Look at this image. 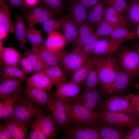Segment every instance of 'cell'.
Returning a JSON list of instances; mask_svg holds the SVG:
<instances>
[{
	"instance_id": "obj_6",
	"label": "cell",
	"mask_w": 139,
	"mask_h": 139,
	"mask_svg": "<svg viewBox=\"0 0 139 139\" xmlns=\"http://www.w3.org/2000/svg\"><path fill=\"white\" fill-rule=\"evenodd\" d=\"M49 94L47 105L49 112L61 129L69 127L74 122L67 116L64 102L56 93H51Z\"/></svg>"
},
{
	"instance_id": "obj_26",
	"label": "cell",
	"mask_w": 139,
	"mask_h": 139,
	"mask_svg": "<svg viewBox=\"0 0 139 139\" xmlns=\"http://www.w3.org/2000/svg\"><path fill=\"white\" fill-rule=\"evenodd\" d=\"M28 78L21 79H7L0 81V100L8 97L21 86Z\"/></svg>"
},
{
	"instance_id": "obj_33",
	"label": "cell",
	"mask_w": 139,
	"mask_h": 139,
	"mask_svg": "<svg viewBox=\"0 0 139 139\" xmlns=\"http://www.w3.org/2000/svg\"><path fill=\"white\" fill-rule=\"evenodd\" d=\"M36 46L41 57L48 67L58 65V59L55 52L48 48L44 44Z\"/></svg>"
},
{
	"instance_id": "obj_2",
	"label": "cell",
	"mask_w": 139,
	"mask_h": 139,
	"mask_svg": "<svg viewBox=\"0 0 139 139\" xmlns=\"http://www.w3.org/2000/svg\"><path fill=\"white\" fill-rule=\"evenodd\" d=\"M97 112L120 113L135 116L138 113L132 105L129 95H126L110 96L108 99L102 100Z\"/></svg>"
},
{
	"instance_id": "obj_16",
	"label": "cell",
	"mask_w": 139,
	"mask_h": 139,
	"mask_svg": "<svg viewBox=\"0 0 139 139\" xmlns=\"http://www.w3.org/2000/svg\"><path fill=\"white\" fill-rule=\"evenodd\" d=\"M99 91L97 88L91 90L83 91L79 97L71 102L78 103L94 112L98 111L99 105L102 101Z\"/></svg>"
},
{
	"instance_id": "obj_42",
	"label": "cell",
	"mask_w": 139,
	"mask_h": 139,
	"mask_svg": "<svg viewBox=\"0 0 139 139\" xmlns=\"http://www.w3.org/2000/svg\"><path fill=\"white\" fill-rule=\"evenodd\" d=\"M95 27L93 26L89 32L83 36L76 39L74 42V48L72 52L78 53L84 44L95 32Z\"/></svg>"
},
{
	"instance_id": "obj_52",
	"label": "cell",
	"mask_w": 139,
	"mask_h": 139,
	"mask_svg": "<svg viewBox=\"0 0 139 139\" xmlns=\"http://www.w3.org/2000/svg\"><path fill=\"white\" fill-rule=\"evenodd\" d=\"M129 96L132 105L139 113V93L136 95H131Z\"/></svg>"
},
{
	"instance_id": "obj_23",
	"label": "cell",
	"mask_w": 139,
	"mask_h": 139,
	"mask_svg": "<svg viewBox=\"0 0 139 139\" xmlns=\"http://www.w3.org/2000/svg\"><path fill=\"white\" fill-rule=\"evenodd\" d=\"M60 20L61 28L67 41L74 42L77 37L78 25L67 14H63Z\"/></svg>"
},
{
	"instance_id": "obj_53",
	"label": "cell",
	"mask_w": 139,
	"mask_h": 139,
	"mask_svg": "<svg viewBox=\"0 0 139 139\" xmlns=\"http://www.w3.org/2000/svg\"><path fill=\"white\" fill-rule=\"evenodd\" d=\"M13 7L20 8L25 10L22 0H7Z\"/></svg>"
},
{
	"instance_id": "obj_9",
	"label": "cell",
	"mask_w": 139,
	"mask_h": 139,
	"mask_svg": "<svg viewBox=\"0 0 139 139\" xmlns=\"http://www.w3.org/2000/svg\"><path fill=\"white\" fill-rule=\"evenodd\" d=\"M68 138L74 139H101L95 125L74 122L63 129Z\"/></svg>"
},
{
	"instance_id": "obj_38",
	"label": "cell",
	"mask_w": 139,
	"mask_h": 139,
	"mask_svg": "<svg viewBox=\"0 0 139 139\" xmlns=\"http://www.w3.org/2000/svg\"><path fill=\"white\" fill-rule=\"evenodd\" d=\"M126 26L110 23L102 20L96 26V32L101 37H105L110 34L116 28Z\"/></svg>"
},
{
	"instance_id": "obj_43",
	"label": "cell",
	"mask_w": 139,
	"mask_h": 139,
	"mask_svg": "<svg viewBox=\"0 0 139 139\" xmlns=\"http://www.w3.org/2000/svg\"><path fill=\"white\" fill-rule=\"evenodd\" d=\"M106 5L111 6L122 14L125 13L128 2V0H104Z\"/></svg>"
},
{
	"instance_id": "obj_17",
	"label": "cell",
	"mask_w": 139,
	"mask_h": 139,
	"mask_svg": "<svg viewBox=\"0 0 139 139\" xmlns=\"http://www.w3.org/2000/svg\"><path fill=\"white\" fill-rule=\"evenodd\" d=\"M2 41L0 40L1 67L6 66L19 67L21 54L14 48L3 47Z\"/></svg>"
},
{
	"instance_id": "obj_13",
	"label": "cell",
	"mask_w": 139,
	"mask_h": 139,
	"mask_svg": "<svg viewBox=\"0 0 139 139\" xmlns=\"http://www.w3.org/2000/svg\"><path fill=\"white\" fill-rule=\"evenodd\" d=\"M24 87L21 86L8 97L0 100V119H9L12 115L19 98L23 93Z\"/></svg>"
},
{
	"instance_id": "obj_54",
	"label": "cell",
	"mask_w": 139,
	"mask_h": 139,
	"mask_svg": "<svg viewBox=\"0 0 139 139\" xmlns=\"http://www.w3.org/2000/svg\"><path fill=\"white\" fill-rule=\"evenodd\" d=\"M100 0H89L91 7L92 8Z\"/></svg>"
},
{
	"instance_id": "obj_20",
	"label": "cell",
	"mask_w": 139,
	"mask_h": 139,
	"mask_svg": "<svg viewBox=\"0 0 139 139\" xmlns=\"http://www.w3.org/2000/svg\"><path fill=\"white\" fill-rule=\"evenodd\" d=\"M0 32L15 33L9 6L4 0H0Z\"/></svg>"
},
{
	"instance_id": "obj_32",
	"label": "cell",
	"mask_w": 139,
	"mask_h": 139,
	"mask_svg": "<svg viewBox=\"0 0 139 139\" xmlns=\"http://www.w3.org/2000/svg\"><path fill=\"white\" fill-rule=\"evenodd\" d=\"M25 54L29 59L33 72L41 71L49 67L41 57L35 45H32L31 48Z\"/></svg>"
},
{
	"instance_id": "obj_4",
	"label": "cell",
	"mask_w": 139,
	"mask_h": 139,
	"mask_svg": "<svg viewBox=\"0 0 139 139\" xmlns=\"http://www.w3.org/2000/svg\"><path fill=\"white\" fill-rule=\"evenodd\" d=\"M64 102L67 116L74 122L95 125L99 121L97 112L92 111L78 103Z\"/></svg>"
},
{
	"instance_id": "obj_8",
	"label": "cell",
	"mask_w": 139,
	"mask_h": 139,
	"mask_svg": "<svg viewBox=\"0 0 139 139\" xmlns=\"http://www.w3.org/2000/svg\"><path fill=\"white\" fill-rule=\"evenodd\" d=\"M55 53L59 64L62 69L67 74L72 75L91 56H86L79 53L61 50Z\"/></svg>"
},
{
	"instance_id": "obj_40",
	"label": "cell",
	"mask_w": 139,
	"mask_h": 139,
	"mask_svg": "<svg viewBox=\"0 0 139 139\" xmlns=\"http://www.w3.org/2000/svg\"><path fill=\"white\" fill-rule=\"evenodd\" d=\"M101 38L95 31L78 53L85 56H91V53L92 52L97 42Z\"/></svg>"
},
{
	"instance_id": "obj_35",
	"label": "cell",
	"mask_w": 139,
	"mask_h": 139,
	"mask_svg": "<svg viewBox=\"0 0 139 139\" xmlns=\"http://www.w3.org/2000/svg\"><path fill=\"white\" fill-rule=\"evenodd\" d=\"M0 81L7 79H21L27 75L19 67L3 66L1 67Z\"/></svg>"
},
{
	"instance_id": "obj_47",
	"label": "cell",
	"mask_w": 139,
	"mask_h": 139,
	"mask_svg": "<svg viewBox=\"0 0 139 139\" xmlns=\"http://www.w3.org/2000/svg\"><path fill=\"white\" fill-rule=\"evenodd\" d=\"M93 26H94L90 24L87 21L79 25H78V35L76 39L86 34L90 30Z\"/></svg>"
},
{
	"instance_id": "obj_24",
	"label": "cell",
	"mask_w": 139,
	"mask_h": 139,
	"mask_svg": "<svg viewBox=\"0 0 139 139\" xmlns=\"http://www.w3.org/2000/svg\"><path fill=\"white\" fill-rule=\"evenodd\" d=\"M23 94L35 104L42 106L47 105L49 96V94L44 91L26 86L23 88Z\"/></svg>"
},
{
	"instance_id": "obj_27",
	"label": "cell",
	"mask_w": 139,
	"mask_h": 139,
	"mask_svg": "<svg viewBox=\"0 0 139 139\" xmlns=\"http://www.w3.org/2000/svg\"><path fill=\"white\" fill-rule=\"evenodd\" d=\"M127 25L134 29L139 26V0H129L125 13Z\"/></svg>"
},
{
	"instance_id": "obj_7",
	"label": "cell",
	"mask_w": 139,
	"mask_h": 139,
	"mask_svg": "<svg viewBox=\"0 0 139 139\" xmlns=\"http://www.w3.org/2000/svg\"><path fill=\"white\" fill-rule=\"evenodd\" d=\"M98 112L99 121L123 129L139 124V119L136 116L120 113Z\"/></svg>"
},
{
	"instance_id": "obj_5",
	"label": "cell",
	"mask_w": 139,
	"mask_h": 139,
	"mask_svg": "<svg viewBox=\"0 0 139 139\" xmlns=\"http://www.w3.org/2000/svg\"><path fill=\"white\" fill-rule=\"evenodd\" d=\"M119 67L133 80L139 76V57L137 51L122 47L117 58Z\"/></svg>"
},
{
	"instance_id": "obj_34",
	"label": "cell",
	"mask_w": 139,
	"mask_h": 139,
	"mask_svg": "<svg viewBox=\"0 0 139 139\" xmlns=\"http://www.w3.org/2000/svg\"><path fill=\"white\" fill-rule=\"evenodd\" d=\"M43 71L56 88L66 81L65 75L58 65L49 67Z\"/></svg>"
},
{
	"instance_id": "obj_21",
	"label": "cell",
	"mask_w": 139,
	"mask_h": 139,
	"mask_svg": "<svg viewBox=\"0 0 139 139\" xmlns=\"http://www.w3.org/2000/svg\"><path fill=\"white\" fill-rule=\"evenodd\" d=\"M88 11L76 0H70L67 15L78 25L87 21Z\"/></svg>"
},
{
	"instance_id": "obj_49",
	"label": "cell",
	"mask_w": 139,
	"mask_h": 139,
	"mask_svg": "<svg viewBox=\"0 0 139 139\" xmlns=\"http://www.w3.org/2000/svg\"><path fill=\"white\" fill-rule=\"evenodd\" d=\"M25 10H29L40 4L41 0H22Z\"/></svg>"
},
{
	"instance_id": "obj_31",
	"label": "cell",
	"mask_w": 139,
	"mask_h": 139,
	"mask_svg": "<svg viewBox=\"0 0 139 139\" xmlns=\"http://www.w3.org/2000/svg\"><path fill=\"white\" fill-rule=\"evenodd\" d=\"M102 20L121 25H127L126 18L123 14L109 6L105 7Z\"/></svg>"
},
{
	"instance_id": "obj_51",
	"label": "cell",
	"mask_w": 139,
	"mask_h": 139,
	"mask_svg": "<svg viewBox=\"0 0 139 139\" xmlns=\"http://www.w3.org/2000/svg\"><path fill=\"white\" fill-rule=\"evenodd\" d=\"M87 20L90 24L96 27V18L92 8L88 12Z\"/></svg>"
},
{
	"instance_id": "obj_19",
	"label": "cell",
	"mask_w": 139,
	"mask_h": 139,
	"mask_svg": "<svg viewBox=\"0 0 139 139\" xmlns=\"http://www.w3.org/2000/svg\"><path fill=\"white\" fill-rule=\"evenodd\" d=\"M0 124L8 130L13 139L29 138L28 128L25 123L16 120L8 119Z\"/></svg>"
},
{
	"instance_id": "obj_44",
	"label": "cell",
	"mask_w": 139,
	"mask_h": 139,
	"mask_svg": "<svg viewBox=\"0 0 139 139\" xmlns=\"http://www.w3.org/2000/svg\"><path fill=\"white\" fill-rule=\"evenodd\" d=\"M106 5L104 0H100L92 8L96 18V27L102 20Z\"/></svg>"
},
{
	"instance_id": "obj_22",
	"label": "cell",
	"mask_w": 139,
	"mask_h": 139,
	"mask_svg": "<svg viewBox=\"0 0 139 139\" xmlns=\"http://www.w3.org/2000/svg\"><path fill=\"white\" fill-rule=\"evenodd\" d=\"M101 139H123V129L111 126L100 121L95 125Z\"/></svg>"
},
{
	"instance_id": "obj_41",
	"label": "cell",
	"mask_w": 139,
	"mask_h": 139,
	"mask_svg": "<svg viewBox=\"0 0 139 139\" xmlns=\"http://www.w3.org/2000/svg\"><path fill=\"white\" fill-rule=\"evenodd\" d=\"M43 30L48 34L55 31H57L61 28L60 20L53 19L48 20L41 24Z\"/></svg>"
},
{
	"instance_id": "obj_48",
	"label": "cell",
	"mask_w": 139,
	"mask_h": 139,
	"mask_svg": "<svg viewBox=\"0 0 139 139\" xmlns=\"http://www.w3.org/2000/svg\"><path fill=\"white\" fill-rule=\"evenodd\" d=\"M123 130L132 136L133 139H139V124Z\"/></svg>"
},
{
	"instance_id": "obj_56",
	"label": "cell",
	"mask_w": 139,
	"mask_h": 139,
	"mask_svg": "<svg viewBox=\"0 0 139 139\" xmlns=\"http://www.w3.org/2000/svg\"><path fill=\"white\" fill-rule=\"evenodd\" d=\"M136 50L139 57V46H138V47L137 49Z\"/></svg>"
},
{
	"instance_id": "obj_45",
	"label": "cell",
	"mask_w": 139,
	"mask_h": 139,
	"mask_svg": "<svg viewBox=\"0 0 139 139\" xmlns=\"http://www.w3.org/2000/svg\"><path fill=\"white\" fill-rule=\"evenodd\" d=\"M30 139H47L42 132L38 123L34 120L32 123L29 136Z\"/></svg>"
},
{
	"instance_id": "obj_25",
	"label": "cell",
	"mask_w": 139,
	"mask_h": 139,
	"mask_svg": "<svg viewBox=\"0 0 139 139\" xmlns=\"http://www.w3.org/2000/svg\"><path fill=\"white\" fill-rule=\"evenodd\" d=\"M14 25L15 33L19 47L21 50L27 48V28L25 22V19L22 16L18 15L15 16Z\"/></svg>"
},
{
	"instance_id": "obj_28",
	"label": "cell",
	"mask_w": 139,
	"mask_h": 139,
	"mask_svg": "<svg viewBox=\"0 0 139 139\" xmlns=\"http://www.w3.org/2000/svg\"><path fill=\"white\" fill-rule=\"evenodd\" d=\"M96 61L97 57L91 56L79 68L72 74L71 80L81 85L85 80L89 72L95 66Z\"/></svg>"
},
{
	"instance_id": "obj_36",
	"label": "cell",
	"mask_w": 139,
	"mask_h": 139,
	"mask_svg": "<svg viewBox=\"0 0 139 139\" xmlns=\"http://www.w3.org/2000/svg\"><path fill=\"white\" fill-rule=\"evenodd\" d=\"M85 80L84 91L92 90L97 88L98 86L100 81L98 70L96 64L89 72Z\"/></svg>"
},
{
	"instance_id": "obj_57",
	"label": "cell",
	"mask_w": 139,
	"mask_h": 139,
	"mask_svg": "<svg viewBox=\"0 0 139 139\" xmlns=\"http://www.w3.org/2000/svg\"></svg>"
},
{
	"instance_id": "obj_18",
	"label": "cell",
	"mask_w": 139,
	"mask_h": 139,
	"mask_svg": "<svg viewBox=\"0 0 139 139\" xmlns=\"http://www.w3.org/2000/svg\"><path fill=\"white\" fill-rule=\"evenodd\" d=\"M26 81V86L47 92L50 90L54 85L53 82L43 70L33 74L28 78Z\"/></svg>"
},
{
	"instance_id": "obj_15",
	"label": "cell",
	"mask_w": 139,
	"mask_h": 139,
	"mask_svg": "<svg viewBox=\"0 0 139 139\" xmlns=\"http://www.w3.org/2000/svg\"><path fill=\"white\" fill-rule=\"evenodd\" d=\"M81 91V85L71 80L57 87L56 94L63 101L71 102L79 97Z\"/></svg>"
},
{
	"instance_id": "obj_14",
	"label": "cell",
	"mask_w": 139,
	"mask_h": 139,
	"mask_svg": "<svg viewBox=\"0 0 139 139\" xmlns=\"http://www.w3.org/2000/svg\"><path fill=\"white\" fill-rule=\"evenodd\" d=\"M100 39L97 42L92 51L93 56L97 57L114 54L122 47V41L109 38Z\"/></svg>"
},
{
	"instance_id": "obj_29",
	"label": "cell",
	"mask_w": 139,
	"mask_h": 139,
	"mask_svg": "<svg viewBox=\"0 0 139 139\" xmlns=\"http://www.w3.org/2000/svg\"><path fill=\"white\" fill-rule=\"evenodd\" d=\"M109 38L124 42L139 38L137 33L126 26L117 28L104 38Z\"/></svg>"
},
{
	"instance_id": "obj_11",
	"label": "cell",
	"mask_w": 139,
	"mask_h": 139,
	"mask_svg": "<svg viewBox=\"0 0 139 139\" xmlns=\"http://www.w3.org/2000/svg\"><path fill=\"white\" fill-rule=\"evenodd\" d=\"M43 111L39 114L35 118V120L39 124L43 134L48 139H56L61 129L49 112Z\"/></svg>"
},
{
	"instance_id": "obj_39",
	"label": "cell",
	"mask_w": 139,
	"mask_h": 139,
	"mask_svg": "<svg viewBox=\"0 0 139 139\" xmlns=\"http://www.w3.org/2000/svg\"><path fill=\"white\" fill-rule=\"evenodd\" d=\"M27 39L32 45L39 46L43 44V37L41 31L33 28H27Z\"/></svg>"
},
{
	"instance_id": "obj_30",
	"label": "cell",
	"mask_w": 139,
	"mask_h": 139,
	"mask_svg": "<svg viewBox=\"0 0 139 139\" xmlns=\"http://www.w3.org/2000/svg\"><path fill=\"white\" fill-rule=\"evenodd\" d=\"M66 41L63 34L55 31L48 34L44 44L50 50L56 52L61 50Z\"/></svg>"
},
{
	"instance_id": "obj_37",
	"label": "cell",
	"mask_w": 139,
	"mask_h": 139,
	"mask_svg": "<svg viewBox=\"0 0 139 139\" xmlns=\"http://www.w3.org/2000/svg\"><path fill=\"white\" fill-rule=\"evenodd\" d=\"M40 5L51 11L56 15L63 14L65 3L63 0H41Z\"/></svg>"
},
{
	"instance_id": "obj_55",
	"label": "cell",
	"mask_w": 139,
	"mask_h": 139,
	"mask_svg": "<svg viewBox=\"0 0 139 139\" xmlns=\"http://www.w3.org/2000/svg\"><path fill=\"white\" fill-rule=\"evenodd\" d=\"M136 87L137 89L139 90V82L136 85Z\"/></svg>"
},
{
	"instance_id": "obj_46",
	"label": "cell",
	"mask_w": 139,
	"mask_h": 139,
	"mask_svg": "<svg viewBox=\"0 0 139 139\" xmlns=\"http://www.w3.org/2000/svg\"><path fill=\"white\" fill-rule=\"evenodd\" d=\"M20 64L22 70L27 75L33 72L29 59L25 54L21 60Z\"/></svg>"
},
{
	"instance_id": "obj_1",
	"label": "cell",
	"mask_w": 139,
	"mask_h": 139,
	"mask_svg": "<svg viewBox=\"0 0 139 139\" xmlns=\"http://www.w3.org/2000/svg\"><path fill=\"white\" fill-rule=\"evenodd\" d=\"M97 67L101 89L105 93L112 83L117 73L119 66L114 54L97 57Z\"/></svg>"
},
{
	"instance_id": "obj_3",
	"label": "cell",
	"mask_w": 139,
	"mask_h": 139,
	"mask_svg": "<svg viewBox=\"0 0 139 139\" xmlns=\"http://www.w3.org/2000/svg\"><path fill=\"white\" fill-rule=\"evenodd\" d=\"M38 106L26 98L22 93L12 115L8 119L16 120L27 124L40 112L47 109H41Z\"/></svg>"
},
{
	"instance_id": "obj_12",
	"label": "cell",
	"mask_w": 139,
	"mask_h": 139,
	"mask_svg": "<svg viewBox=\"0 0 139 139\" xmlns=\"http://www.w3.org/2000/svg\"><path fill=\"white\" fill-rule=\"evenodd\" d=\"M133 80L119 67L116 75L105 93L110 96L125 95Z\"/></svg>"
},
{
	"instance_id": "obj_50",
	"label": "cell",
	"mask_w": 139,
	"mask_h": 139,
	"mask_svg": "<svg viewBox=\"0 0 139 139\" xmlns=\"http://www.w3.org/2000/svg\"><path fill=\"white\" fill-rule=\"evenodd\" d=\"M0 139H13L8 130L1 124H0Z\"/></svg>"
},
{
	"instance_id": "obj_10",
	"label": "cell",
	"mask_w": 139,
	"mask_h": 139,
	"mask_svg": "<svg viewBox=\"0 0 139 139\" xmlns=\"http://www.w3.org/2000/svg\"><path fill=\"white\" fill-rule=\"evenodd\" d=\"M56 16L51 11L40 4L28 10L24 15L26 24L28 27L33 28L38 24L53 19Z\"/></svg>"
}]
</instances>
